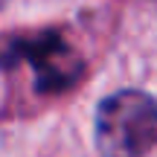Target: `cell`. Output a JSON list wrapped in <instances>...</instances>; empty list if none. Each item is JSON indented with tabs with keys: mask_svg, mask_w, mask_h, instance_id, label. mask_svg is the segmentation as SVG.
Masks as SVG:
<instances>
[{
	"mask_svg": "<svg viewBox=\"0 0 157 157\" xmlns=\"http://www.w3.org/2000/svg\"><path fill=\"white\" fill-rule=\"evenodd\" d=\"M102 157H143L157 146V102L140 90L108 96L96 111Z\"/></svg>",
	"mask_w": 157,
	"mask_h": 157,
	"instance_id": "cell-1",
	"label": "cell"
},
{
	"mask_svg": "<svg viewBox=\"0 0 157 157\" xmlns=\"http://www.w3.org/2000/svg\"><path fill=\"white\" fill-rule=\"evenodd\" d=\"M23 58L35 67V82L41 90L56 93L73 84L82 73V58L73 52L58 35H41V38L23 41Z\"/></svg>",
	"mask_w": 157,
	"mask_h": 157,
	"instance_id": "cell-2",
	"label": "cell"
},
{
	"mask_svg": "<svg viewBox=\"0 0 157 157\" xmlns=\"http://www.w3.org/2000/svg\"><path fill=\"white\" fill-rule=\"evenodd\" d=\"M3 3H6V0H0V6H3Z\"/></svg>",
	"mask_w": 157,
	"mask_h": 157,
	"instance_id": "cell-3",
	"label": "cell"
}]
</instances>
